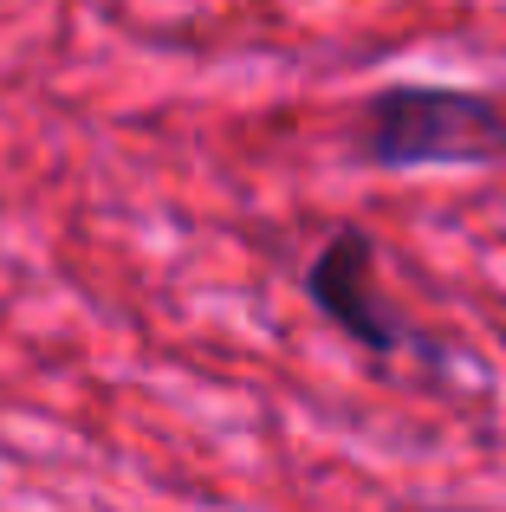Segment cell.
<instances>
[{
    "mask_svg": "<svg viewBox=\"0 0 506 512\" xmlns=\"http://www.w3.org/2000/svg\"><path fill=\"white\" fill-rule=\"evenodd\" d=\"M357 156L370 169H461L506 156V104L461 85H383L357 111Z\"/></svg>",
    "mask_w": 506,
    "mask_h": 512,
    "instance_id": "cell-1",
    "label": "cell"
},
{
    "mask_svg": "<svg viewBox=\"0 0 506 512\" xmlns=\"http://www.w3.org/2000/svg\"><path fill=\"white\" fill-rule=\"evenodd\" d=\"M305 292L312 305L344 331L357 350L370 357H409V363H435V344L422 338V325L409 312H396V299L377 279V240L364 227H338L305 266Z\"/></svg>",
    "mask_w": 506,
    "mask_h": 512,
    "instance_id": "cell-2",
    "label": "cell"
}]
</instances>
